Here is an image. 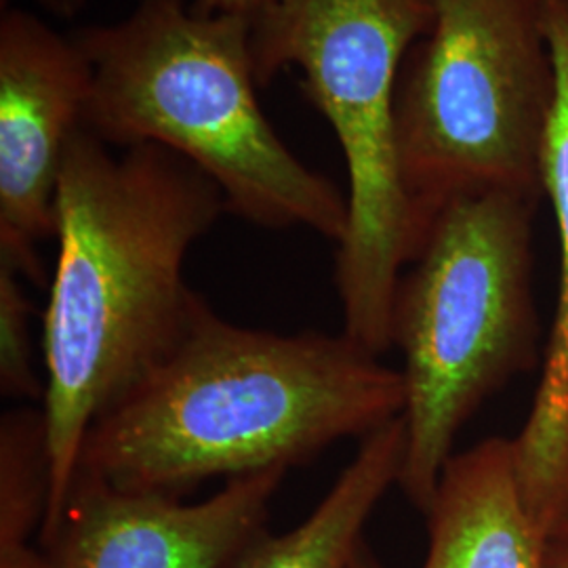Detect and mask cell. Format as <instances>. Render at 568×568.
<instances>
[{"label":"cell","mask_w":568,"mask_h":568,"mask_svg":"<svg viewBox=\"0 0 568 568\" xmlns=\"http://www.w3.org/2000/svg\"><path fill=\"white\" fill-rule=\"evenodd\" d=\"M405 453V419L398 417L361 440L354 459L304 523L281 535L265 527L224 568H349L365 544L371 514L400 483Z\"/></svg>","instance_id":"30bf717a"},{"label":"cell","mask_w":568,"mask_h":568,"mask_svg":"<svg viewBox=\"0 0 568 568\" xmlns=\"http://www.w3.org/2000/svg\"><path fill=\"white\" fill-rule=\"evenodd\" d=\"M549 568H568V544L567 541H560V539H554L549 544V556H548Z\"/></svg>","instance_id":"e0dca14e"},{"label":"cell","mask_w":568,"mask_h":568,"mask_svg":"<svg viewBox=\"0 0 568 568\" xmlns=\"http://www.w3.org/2000/svg\"><path fill=\"white\" fill-rule=\"evenodd\" d=\"M429 21L427 0H283L253 21L260 87L297 68L342 148L347 220L335 283L345 335L375 356L392 347L396 284L417 248L396 91L406 53Z\"/></svg>","instance_id":"5b68a950"},{"label":"cell","mask_w":568,"mask_h":568,"mask_svg":"<svg viewBox=\"0 0 568 568\" xmlns=\"http://www.w3.org/2000/svg\"><path fill=\"white\" fill-rule=\"evenodd\" d=\"M32 310L20 274L0 265V389L11 398L42 400L44 379L34 368L30 333Z\"/></svg>","instance_id":"4fadbf2b"},{"label":"cell","mask_w":568,"mask_h":568,"mask_svg":"<svg viewBox=\"0 0 568 568\" xmlns=\"http://www.w3.org/2000/svg\"><path fill=\"white\" fill-rule=\"evenodd\" d=\"M49 455L41 408H18L0 424V541H30L49 506Z\"/></svg>","instance_id":"7c38bea8"},{"label":"cell","mask_w":568,"mask_h":568,"mask_svg":"<svg viewBox=\"0 0 568 568\" xmlns=\"http://www.w3.org/2000/svg\"><path fill=\"white\" fill-rule=\"evenodd\" d=\"M91 65L74 34L9 7L0 16V265L41 283L55 239L61 161L84 122Z\"/></svg>","instance_id":"52a82bcc"},{"label":"cell","mask_w":568,"mask_h":568,"mask_svg":"<svg viewBox=\"0 0 568 568\" xmlns=\"http://www.w3.org/2000/svg\"><path fill=\"white\" fill-rule=\"evenodd\" d=\"M405 405L403 371L345 333L244 328L206 304L163 365L89 427L77 471L183 499L213 478L288 469L363 440Z\"/></svg>","instance_id":"7a4b0ae2"},{"label":"cell","mask_w":568,"mask_h":568,"mask_svg":"<svg viewBox=\"0 0 568 568\" xmlns=\"http://www.w3.org/2000/svg\"><path fill=\"white\" fill-rule=\"evenodd\" d=\"M539 199L480 192L445 204L396 284L392 345L405 358L398 487L426 514L462 427L539 361L532 224Z\"/></svg>","instance_id":"277c9868"},{"label":"cell","mask_w":568,"mask_h":568,"mask_svg":"<svg viewBox=\"0 0 568 568\" xmlns=\"http://www.w3.org/2000/svg\"><path fill=\"white\" fill-rule=\"evenodd\" d=\"M37 7H41L44 13L61 18V20H72L81 13L84 4L89 0H32Z\"/></svg>","instance_id":"2e32d148"},{"label":"cell","mask_w":568,"mask_h":568,"mask_svg":"<svg viewBox=\"0 0 568 568\" xmlns=\"http://www.w3.org/2000/svg\"><path fill=\"white\" fill-rule=\"evenodd\" d=\"M224 213L217 183L163 145L119 148L84 126L72 135L42 321L51 471L42 528L60 514L89 427L163 365L203 312L183 264Z\"/></svg>","instance_id":"6da1fadb"},{"label":"cell","mask_w":568,"mask_h":568,"mask_svg":"<svg viewBox=\"0 0 568 568\" xmlns=\"http://www.w3.org/2000/svg\"><path fill=\"white\" fill-rule=\"evenodd\" d=\"M556 539H560V541H567L568 544V523H567V527L562 528V530H560V535H558V537H556Z\"/></svg>","instance_id":"d6986e66"},{"label":"cell","mask_w":568,"mask_h":568,"mask_svg":"<svg viewBox=\"0 0 568 568\" xmlns=\"http://www.w3.org/2000/svg\"><path fill=\"white\" fill-rule=\"evenodd\" d=\"M286 471L232 478L196 504L126 493L77 471L60 514L39 532V548L49 568H224L267 527Z\"/></svg>","instance_id":"ba28073f"},{"label":"cell","mask_w":568,"mask_h":568,"mask_svg":"<svg viewBox=\"0 0 568 568\" xmlns=\"http://www.w3.org/2000/svg\"><path fill=\"white\" fill-rule=\"evenodd\" d=\"M427 2L429 28L408 49L396 91L417 248L455 199L493 190L544 199L541 145L554 100L548 0Z\"/></svg>","instance_id":"8992f818"},{"label":"cell","mask_w":568,"mask_h":568,"mask_svg":"<svg viewBox=\"0 0 568 568\" xmlns=\"http://www.w3.org/2000/svg\"><path fill=\"white\" fill-rule=\"evenodd\" d=\"M546 34L554 60V100L541 145V183L560 244L556 312L544 368L520 436L530 450L548 457L568 455V0H548Z\"/></svg>","instance_id":"8fae6325"},{"label":"cell","mask_w":568,"mask_h":568,"mask_svg":"<svg viewBox=\"0 0 568 568\" xmlns=\"http://www.w3.org/2000/svg\"><path fill=\"white\" fill-rule=\"evenodd\" d=\"M0 568H49L41 548L30 541H0Z\"/></svg>","instance_id":"9a60e30c"},{"label":"cell","mask_w":568,"mask_h":568,"mask_svg":"<svg viewBox=\"0 0 568 568\" xmlns=\"http://www.w3.org/2000/svg\"><path fill=\"white\" fill-rule=\"evenodd\" d=\"M349 568H386L382 565V560L375 556V551L368 548L366 544L361 546V549L356 551V556H354V560H352V565Z\"/></svg>","instance_id":"ac0fdd59"},{"label":"cell","mask_w":568,"mask_h":568,"mask_svg":"<svg viewBox=\"0 0 568 568\" xmlns=\"http://www.w3.org/2000/svg\"><path fill=\"white\" fill-rule=\"evenodd\" d=\"M426 518L422 568H549L551 541L525 506L511 438L453 455Z\"/></svg>","instance_id":"9c48e42d"},{"label":"cell","mask_w":568,"mask_h":568,"mask_svg":"<svg viewBox=\"0 0 568 568\" xmlns=\"http://www.w3.org/2000/svg\"><path fill=\"white\" fill-rule=\"evenodd\" d=\"M283 0H192L194 9L206 16H234L255 21Z\"/></svg>","instance_id":"5bb4252c"},{"label":"cell","mask_w":568,"mask_h":568,"mask_svg":"<svg viewBox=\"0 0 568 568\" xmlns=\"http://www.w3.org/2000/svg\"><path fill=\"white\" fill-rule=\"evenodd\" d=\"M72 34L91 65L84 129L110 145L180 154L244 222L342 241V190L293 154L260 103L253 21L206 16L190 0H135L126 18Z\"/></svg>","instance_id":"3957f363"}]
</instances>
